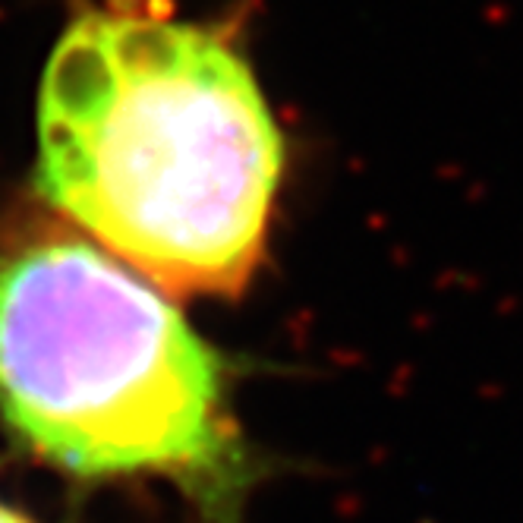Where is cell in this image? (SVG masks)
<instances>
[{"mask_svg":"<svg viewBox=\"0 0 523 523\" xmlns=\"http://www.w3.org/2000/svg\"><path fill=\"white\" fill-rule=\"evenodd\" d=\"M281 168V133L231 36L168 0H101L60 32L38 92L36 187L164 291L250 284Z\"/></svg>","mask_w":523,"mask_h":523,"instance_id":"6da1fadb","label":"cell"},{"mask_svg":"<svg viewBox=\"0 0 523 523\" xmlns=\"http://www.w3.org/2000/svg\"><path fill=\"white\" fill-rule=\"evenodd\" d=\"M0 416L76 479L164 477L209 523H240L252 470L218 354L67 231L0 246Z\"/></svg>","mask_w":523,"mask_h":523,"instance_id":"7a4b0ae2","label":"cell"},{"mask_svg":"<svg viewBox=\"0 0 523 523\" xmlns=\"http://www.w3.org/2000/svg\"><path fill=\"white\" fill-rule=\"evenodd\" d=\"M0 523H32L26 514H19L16 508H10V505H4L0 501Z\"/></svg>","mask_w":523,"mask_h":523,"instance_id":"3957f363","label":"cell"}]
</instances>
